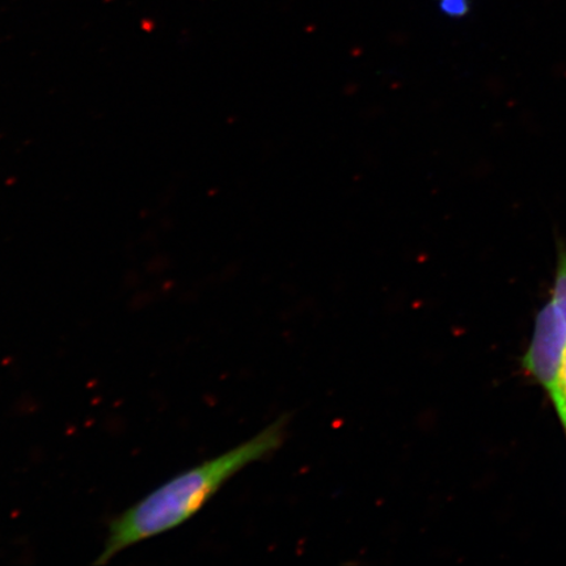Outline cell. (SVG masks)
<instances>
[{
    "label": "cell",
    "instance_id": "obj_2",
    "mask_svg": "<svg viewBox=\"0 0 566 566\" xmlns=\"http://www.w3.org/2000/svg\"><path fill=\"white\" fill-rule=\"evenodd\" d=\"M566 349V323L551 301L536 316L523 367L549 394Z\"/></svg>",
    "mask_w": 566,
    "mask_h": 566
},
{
    "label": "cell",
    "instance_id": "obj_5",
    "mask_svg": "<svg viewBox=\"0 0 566 566\" xmlns=\"http://www.w3.org/2000/svg\"><path fill=\"white\" fill-rule=\"evenodd\" d=\"M440 9L450 18H462L470 10L469 0H440Z\"/></svg>",
    "mask_w": 566,
    "mask_h": 566
},
{
    "label": "cell",
    "instance_id": "obj_1",
    "mask_svg": "<svg viewBox=\"0 0 566 566\" xmlns=\"http://www.w3.org/2000/svg\"><path fill=\"white\" fill-rule=\"evenodd\" d=\"M285 433L286 420L280 419L224 454L179 473L126 509L109 522L95 565L108 564L123 551L192 520L231 478L279 450Z\"/></svg>",
    "mask_w": 566,
    "mask_h": 566
},
{
    "label": "cell",
    "instance_id": "obj_3",
    "mask_svg": "<svg viewBox=\"0 0 566 566\" xmlns=\"http://www.w3.org/2000/svg\"><path fill=\"white\" fill-rule=\"evenodd\" d=\"M556 244V273L554 287H552L551 303L566 323V239L555 233Z\"/></svg>",
    "mask_w": 566,
    "mask_h": 566
},
{
    "label": "cell",
    "instance_id": "obj_4",
    "mask_svg": "<svg viewBox=\"0 0 566 566\" xmlns=\"http://www.w3.org/2000/svg\"><path fill=\"white\" fill-rule=\"evenodd\" d=\"M554 401L558 419H560L566 433V349L558 369L554 388L548 394Z\"/></svg>",
    "mask_w": 566,
    "mask_h": 566
}]
</instances>
